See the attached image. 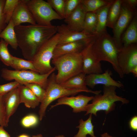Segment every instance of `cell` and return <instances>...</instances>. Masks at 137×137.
<instances>
[{"label": "cell", "instance_id": "obj_1", "mask_svg": "<svg viewBox=\"0 0 137 137\" xmlns=\"http://www.w3.org/2000/svg\"><path fill=\"white\" fill-rule=\"evenodd\" d=\"M18 46L27 60L32 61L41 46L57 33V26L36 24L15 27Z\"/></svg>", "mask_w": 137, "mask_h": 137}, {"label": "cell", "instance_id": "obj_2", "mask_svg": "<svg viewBox=\"0 0 137 137\" xmlns=\"http://www.w3.org/2000/svg\"><path fill=\"white\" fill-rule=\"evenodd\" d=\"M119 50L113 37L106 30L96 36L92 45V52L97 60L100 62L105 61L110 63L119 77L122 78L124 74L117 60Z\"/></svg>", "mask_w": 137, "mask_h": 137}, {"label": "cell", "instance_id": "obj_3", "mask_svg": "<svg viewBox=\"0 0 137 137\" xmlns=\"http://www.w3.org/2000/svg\"><path fill=\"white\" fill-rule=\"evenodd\" d=\"M52 62L57 71L55 79L58 83L83 73V64L80 52L67 54L52 59Z\"/></svg>", "mask_w": 137, "mask_h": 137}, {"label": "cell", "instance_id": "obj_4", "mask_svg": "<svg viewBox=\"0 0 137 137\" xmlns=\"http://www.w3.org/2000/svg\"><path fill=\"white\" fill-rule=\"evenodd\" d=\"M116 88L114 86L103 85V94L94 96L91 103L88 104L86 107L85 115L92 114L96 116L97 113L101 110L104 111L107 114L114 110L115 102L120 101L123 104H128V100L117 95Z\"/></svg>", "mask_w": 137, "mask_h": 137}, {"label": "cell", "instance_id": "obj_5", "mask_svg": "<svg viewBox=\"0 0 137 137\" xmlns=\"http://www.w3.org/2000/svg\"><path fill=\"white\" fill-rule=\"evenodd\" d=\"M55 75L54 72L48 78L47 86L45 89V96L41 102L39 111L40 121L44 116L47 107L54 101L64 96L75 95L81 92H86L85 90L81 89H69L63 87L57 82Z\"/></svg>", "mask_w": 137, "mask_h": 137}, {"label": "cell", "instance_id": "obj_6", "mask_svg": "<svg viewBox=\"0 0 137 137\" xmlns=\"http://www.w3.org/2000/svg\"><path fill=\"white\" fill-rule=\"evenodd\" d=\"M54 67L49 73L43 74L32 70H12L4 68L2 70L1 76L6 81L14 80L21 84L37 83L45 89L49 77L56 70Z\"/></svg>", "mask_w": 137, "mask_h": 137}, {"label": "cell", "instance_id": "obj_7", "mask_svg": "<svg viewBox=\"0 0 137 137\" xmlns=\"http://www.w3.org/2000/svg\"><path fill=\"white\" fill-rule=\"evenodd\" d=\"M59 37V34L57 32L41 46L32 61L37 72L40 74L47 73L54 69L50 62Z\"/></svg>", "mask_w": 137, "mask_h": 137}, {"label": "cell", "instance_id": "obj_8", "mask_svg": "<svg viewBox=\"0 0 137 137\" xmlns=\"http://www.w3.org/2000/svg\"><path fill=\"white\" fill-rule=\"evenodd\" d=\"M37 24L50 26L52 21L63 19L47 2L43 0H22Z\"/></svg>", "mask_w": 137, "mask_h": 137}, {"label": "cell", "instance_id": "obj_9", "mask_svg": "<svg viewBox=\"0 0 137 137\" xmlns=\"http://www.w3.org/2000/svg\"><path fill=\"white\" fill-rule=\"evenodd\" d=\"M136 14V11L131 9L124 0H123L119 16L112 29V37L119 49L123 47L121 41V36Z\"/></svg>", "mask_w": 137, "mask_h": 137}, {"label": "cell", "instance_id": "obj_10", "mask_svg": "<svg viewBox=\"0 0 137 137\" xmlns=\"http://www.w3.org/2000/svg\"><path fill=\"white\" fill-rule=\"evenodd\" d=\"M117 60L118 66L124 75L131 73L132 70L137 66V44L123 46L119 50Z\"/></svg>", "mask_w": 137, "mask_h": 137}, {"label": "cell", "instance_id": "obj_11", "mask_svg": "<svg viewBox=\"0 0 137 137\" xmlns=\"http://www.w3.org/2000/svg\"><path fill=\"white\" fill-rule=\"evenodd\" d=\"M57 26V32L60 35L57 45L81 41H92L96 37L94 34L84 30L78 31L71 29L67 25L65 24Z\"/></svg>", "mask_w": 137, "mask_h": 137}, {"label": "cell", "instance_id": "obj_12", "mask_svg": "<svg viewBox=\"0 0 137 137\" xmlns=\"http://www.w3.org/2000/svg\"><path fill=\"white\" fill-rule=\"evenodd\" d=\"M94 40L80 52L83 64V73L86 75L103 72L100 62L97 60L92 52V45Z\"/></svg>", "mask_w": 137, "mask_h": 137}, {"label": "cell", "instance_id": "obj_13", "mask_svg": "<svg viewBox=\"0 0 137 137\" xmlns=\"http://www.w3.org/2000/svg\"><path fill=\"white\" fill-rule=\"evenodd\" d=\"M93 97L81 94L75 96H64L58 99L55 104L51 106L50 109L58 105H65L71 107L73 112L75 113L85 111L89 102L92 100Z\"/></svg>", "mask_w": 137, "mask_h": 137}, {"label": "cell", "instance_id": "obj_14", "mask_svg": "<svg viewBox=\"0 0 137 137\" xmlns=\"http://www.w3.org/2000/svg\"><path fill=\"white\" fill-rule=\"evenodd\" d=\"M112 74V72L107 69L103 73L86 75L87 85L92 88L99 84L105 86H114L119 88L123 87L124 85L122 83L116 81L112 78L111 76Z\"/></svg>", "mask_w": 137, "mask_h": 137}, {"label": "cell", "instance_id": "obj_15", "mask_svg": "<svg viewBox=\"0 0 137 137\" xmlns=\"http://www.w3.org/2000/svg\"><path fill=\"white\" fill-rule=\"evenodd\" d=\"M93 40L81 41L57 45L54 50L52 59L67 54L80 52Z\"/></svg>", "mask_w": 137, "mask_h": 137}, {"label": "cell", "instance_id": "obj_16", "mask_svg": "<svg viewBox=\"0 0 137 137\" xmlns=\"http://www.w3.org/2000/svg\"><path fill=\"white\" fill-rule=\"evenodd\" d=\"M86 12L81 3L66 18L64 22L71 29L81 31L83 30V25Z\"/></svg>", "mask_w": 137, "mask_h": 137}, {"label": "cell", "instance_id": "obj_17", "mask_svg": "<svg viewBox=\"0 0 137 137\" xmlns=\"http://www.w3.org/2000/svg\"><path fill=\"white\" fill-rule=\"evenodd\" d=\"M3 98L8 124L10 117L15 112L20 104L18 87L3 95Z\"/></svg>", "mask_w": 137, "mask_h": 137}, {"label": "cell", "instance_id": "obj_18", "mask_svg": "<svg viewBox=\"0 0 137 137\" xmlns=\"http://www.w3.org/2000/svg\"><path fill=\"white\" fill-rule=\"evenodd\" d=\"M11 19L15 27L24 23H28L30 24H36L31 13L22 0H21L15 9Z\"/></svg>", "mask_w": 137, "mask_h": 137}, {"label": "cell", "instance_id": "obj_19", "mask_svg": "<svg viewBox=\"0 0 137 137\" xmlns=\"http://www.w3.org/2000/svg\"><path fill=\"white\" fill-rule=\"evenodd\" d=\"M86 75L83 73L76 75L60 84L63 87L69 89H80L83 90L87 92L93 93L95 95L100 94V90L93 91L87 87Z\"/></svg>", "mask_w": 137, "mask_h": 137}, {"label": "cell", "instance_id": "obj_20", "mask_svg": "<svg viewBox=\"0 0 137 137\" xmlns=\"http://www.w3.org/2000/svg\"><path fill=\"white\" fill-rule=\"evenodd\" d=\"M18 88L20 103H23L26 107L32 108L39 105L40 102L29 88L21 84Z\"/></svg>", "mask_w": 137, "mask_h": 137}, {"label": "cell", "instance_id": "obj_21", "mask_svg": "<svg viewBox=\"0 0 137 137\" xmlns=\"http://www.w3.org/2000/svg\"><path fill=\"white\" fill-rule=\"evenodd\" d=\"M123 46L137 42V16L136 15L123 33L121 37Z\"/></svg>", "mask_w": 137, "mask_h": 137}, {"label": "cell", "instance_id": "obj_22", "mask_svg": "<svg viewBox=\"0 0 137 137\" xmlns=\"http://www.w3.org/2000/svg\"><path fill=\"white\" fill-rule=\"evenodd\" d=\"M14 27L11 19L6 27L0 33V38L3 39L13 48L16 50L18 46Z\"/></svg>", "mask_w": 137, "mask_h": 137}, {"label": "cell", "instance_id": "obj_23", "mask_svg": "<svg viewBox=\"0 0 137 137\" xmlns=\"http://www.w3.org/2000/svg\"><path fill=\"white\" fill-rule=\"evenodd\" d=\"M113 3L101 7L96 11L97 22L94 33L96 36L106 30L108 13Z\"/></svg>", "mask_w": 137, "mask_h": 137}, {"label": "cell", "instance_id": "obj_24", "mask_svg": "<svg viewBox=\"0 0 137 137\" xmlns=\"http://www.w3.org/2000/svg\"><path fill=\"white\" fill-rule=\"evenodd\" d=\"M92 114H90L88 119L84 121L81 119L79 121V125L76 127L79 129L77 133L74 137H87L88 134L91 137H97L95 135L94 128V126L92 122Z\"/></svg>", "mask_w": 137, "mask_h": 137}, {"label": "cell", "instance_id": "obj_25", "mask_svg": "<svg viewBox=\"0 0 137 137\" xmlns=\"http://www.w3.org/2000/svg\"><path fill=\"white\" fill-rule=\"evenodd\" d=\"M123 0H114L108 14L107 27L113 29L120 14Z\"/></svg>", "mask_w": 137, "mask_h": 137}, {"label": "cell", "instance_id": "obj_26", "mask_svg": "<svg viewBox=\"0 0 137 137\" xmlns=\"http://www.w3.org/2000/svg\"><path fill=\"white\" fill-rule=\"evenodd\" d=\"M114 1L81 0V3L87 12H95L101 7L113 3Z\"/></svg>", "mask_w": 137, "mask_h": 137}, {"label": "cell", "instance_id": "obj_27", "mask_svg": "<svg viewBox=\"0 0 137 137\" xmlns=\"http://www.w3.org/2000/svg\"><path fill=\"white\" fill-rule=\"evenodd\" d=\"M12 59V63L11 67L14 69L15 70H30L38 72L32 61L25 60L13 56Z\"/></svg>", "mask_w": 137, "mask_h": 137}, {"label": "cell", "instance_id": "obj_28", "mask_svg": "<svg viewBox=\"0 0 137 137\" xmlns=\"http://www.w3.org/2000/svg\"><path fill=\"white\" fill-rule=\"evenodd\" d=\"M97 22L96 11L87 12L84 21L83 30L94 35Z\"/></svg>", "mask_w": 137, "mask_h": 137}, {"label": "cell", "instance_id": "obj_29", "mask_svg": "<svg viewBox=\"0 0 137 137\" xmlns=\"http://www.w3.org/2000/svg\"><path fill=\"white\" fill-rule=\"evenodd\" d=\"M8 44L3 39L0 41V59L5 65L10 66L12 62L13 56L8 48Z\"/></svg>", "mask_w": 137, "mask_h": 137}, {"label": "cell", "instance_id": "obj_30", "mask_svg": "<svg viewBox=\"0 0 137 137\" xmlns=\"http://www.w3.org/2000/svg\"><path fill=\"white\" fill-rule=\"evenodd\" d=\"M21 0H6L3 11L5 15L6 22L8 24L11 18L13 12Z\"/></svg>", "mask_w": 137, "mask_h": 137}, {"label": "cell", "instance_id": "obj_31", "mask_svg": "<svg viewBox=\"0 0 137 137\" xmlns=\"http://www.w3.org/2000/svg\"><path fill=\"white\" fill-rule=\"evenodd\" d=\"M47 2L63 19H65V0H48Z\"/></svg>", "mask_w": 137, "mask_h": 137}, {"label": "cell", "instance_id": "obj_32", "mask_svg": "<svg viewBox=\"0 0 137 137\" xmlns=\"http://www.w3.org/2000/svg\"><path fill=\"white\" fill-rule=\"evenodd\" d=\"M25 86L29 88L37 98L40 102L44 99L46 94L45 90L39 84L32 83L25 84Z\"/></svg>", "mask_w": 137, "mask_h": 137}, {"label": "cell", "instance_id": "obj_33", "mask_svg": "<svg viewBox=\"0 0 137 137\" xmlns=\"http://www.w3.org/2000/svg\"><path fill=\"white\" fill-rule=\"evenodd\" d=\"M81 0H65V19L68 17L75 9L81 3Z\"/></svg>", "mask_w": 137, "mask_h": 137}, {"label": "cell", "instance_id": "obj_34", "mask_svg": "<svg viewBox=\"0 0 137 137\" xmlns=\"http://www.w3.org/2000/svg\"><path fill=\"white\" fill-rule=\"evenodd\" d=\"M38 122V119L36 116L30 114L24 117L22 120L21 123L24 127L29 128L36 125Z\"/></svg>", "mask_w": 137, "mask_h": 137}, {"label": "cell", "instance_id": "obj_35", "mask_svg": "<svg viewBox=\"0 0 137 137\" xmlns=\"http://www.w3.org/2000/svg\"><path fill=\"white\" fill-rule=\"evenodd\" d=\"M21 84L16 81L0 85V95H3L12 90L18 87Z\"/></svg>", "mask_w": 137, "mask_h": 137}, {"label": "cell", "instance_id": "obj_36", "mask_svg": "<svg viewBox=\"0 0 137 137\" xmlns=\"http://www.w3.org/2000/svg\"><path fill=\"white\" fill-rule=\"evenodd\" d=\"M0 95V126L6 127L8 126L7 123L5 111L4 104L3 96Z\"/></svg>", "mask_w": 137, "mask_h": 137}, {"label": "cell", "instance_id": "obj_37", "mask_svg": "<svg viewBox=\"0 0 137 137\" xmlns=\"http://www.w3.org/2000/svg\"><path fill=\"white\" fill-rule=\"evenodd\" d=\"M6 0H0V33L7 26L5 15L3 9Z\"/></svg>", "mask_w": 137, "mask_h": 137}, {"label": "cell", "instance_id": "obj_38", "mask_svg": "<svg viewBox=\"0 0 137 137\" xmlns=\"http://www.w3.org/2000/svg\"><path fill=\"white\" fill-rule=\"evenodd\" d=\"M130 128L134 131L137 130V116L135 115L132 117L129 122Z\"/></svg>", "mask_w": 137, "mask_h": 137}, {"label": "cell", "instance_id": "obj_39", "mask_svg": "<svg viewBox=\"0 0 137 137\" xmlns=\"http://www.w3.org/2000/svg\"><path fill=\"white\" fill-rule=\"evenodd\" d=\"M124 1L130 8L136 11L137 0H125Z\"/></svg>", "mask_w": 137, "mask_h": 137}, {"label": "cell", "instance_id": "obj_40", "mask_svg": "<svg viewBox=\"0 0 137 137\" xmlns=\"http://www.w3.org/2000/svg\"><path fill=\"white\" fill-rule=\"evenodd\" d=\"M0 137H11L10 135L4 128L0 126Z\"/></svg>", "mask_w": 137, "mask_h": 137}, {"label": "cell", "instance_id": "obj_41", "mask_svg": "<svg viewBox=\"0 0 137 137\" xmlns=\"http://www.w3.org/2000/svg\"><path fill=\"white\" fill-rule=\"evenodd\" d=\"M131 73H132L135 77H137V66H135L132 70L131 71Z\"/></svg>", "mask_w": 137, "mask_h": 137}, {"label": "cell", "instance_id": "obj_42", "mask_svg": "<svg viewBox=\"0 0 137 137\" xmlns=\"http://www.w3.org/2000/svg\"><path fill=\"white\" fill-rule=\"evenodd\" d=\"M100 137H116L112 136L108 134L107 132H105L102 134Z\"/></svg>", "mask_w": 137, "mask_h": 137}, {"label": "cell", "instance_id": "obj_43", "mask_svg": "<svg viewBox=\"0 0 137 137\" xmlns=\"http://www.w3.org/2000/svg\"><path fill=\"white\" fill-rule=\"evenodd\" d=\"M32 137H43V136L41 134H38L36 135H33Z\"/></svg>", "mask_w": 137, "mask_h": 137}, {"label": "cell", "instance_id": "obj_44", "mask_svg": "<svg viewBox=\"0 0 137 137\" xmlns=\"http://www.w3.org/2000/svg\"><path fill=\"white\" fill-rule=\"evenodd\" d=\"M18 137H29L28 135L26 134H22L19 136Z\"/></svg>", "mask_w": 137, "mask_h": 137}, {"label": "cell", "instance_id": "obj_45", "mask_svg": "<svg viewBox=\"0 0 137 137\" xmlns=\"http://www.w3.org/2000/svg\"><path fill=\"white\" fill-rule=\"evenodd\" d=\"M55 137H65L64 135H58L56 136Z\"/></svg>", "mask_w": 137, "mask_h": 137}]
</instances>
